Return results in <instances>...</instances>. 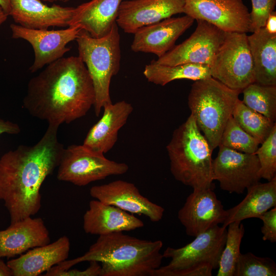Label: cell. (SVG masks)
<instances>
[{
    "label": "cell",
    "mask_w": 276,
    "mask_h": 276,
    "mask_svg": "<svg viewBox=\"0 0 276 276\" xmlns=\"http://www.w3.org/2000/svg\"><path fill=\"white\" fill-rule=\"evenodd\" d=\"M95 102L87 69L78 56H72L46 65L29 80L22 106L32 116L59 127L85 116Z\"/></svg>",
    "instance_id": "obj_1"
},
{
    "label": "cell",
    "mask_w": 276,
    "mask_h": 276,
    "mask_svg": "<svg viewBox=\"0 0 276 276\" xmlns=\"http://www.w3.org/2000/svg\"><path fill=\"white\" fill-rule=\"evenodd\" d=\"M58 127L49 125L35 145H20L0 158V200L9 212L11 223L40 210L41 186L58 167L64 149L57 138Z\"/></svg>",
    "instance_id": "obj_2"
},
{
    "label": "cell",
    "mask_w": 276,
    "mask_h": 276,
    "mask_svg": "<svg viewBox=\"0 0 276 276\" xmlns=\"http://www.w3.org/2000/svg\"><path fill=\"white\" fill-rule=\"evenodd\" d=\"M163 243L137 238L116 232L99 236L83 255L65 260L51 267L48 273L65 270L83 262L101 263L100 276H152L160 267Z\"/></svg>",
    "instance_id": "obj_3"
},
{
    "label": "cell",
    "mask_w": 276,
    "mask_h": 276,
    "mask_svg": "<svg viewBox=\"0 0 276 276\" xmlns=\"http://www.w3.org/2000/svg\"><path fill=\"white\" fill-rule=\"evenodd\" d=\"M166 149L176 180L193 189L213 188V150L192 114L174 130Z\"/></svg>",
    "instance_id": "obj_4"
},
{
    "label": "cell",
    "mask_w": 276,
    "mask_h": 276,
    "mask_svg": "<svg viewBox=\"0 0 276 276\" xmlns=\"http://www.w3.org/2000/svg\"><path fill=\"white\" fill-rule=\"evenodd\" d=\"M194 81L188 95V106L214 150L220 144L224 128L242 91L232 89L212 77Z\"/></svg>",
    "instance_id": "obj_5"
},
{
    "label": "cell",
    "mask_w": 276,
    "mask_h": 276,
    "mask_svg": "<svg viewBox=\"0 0 276 276\" xmlns=\"http://www.w3.org/2000/svg\"><path fill=\"white\" fill-rule=\"evenodd\" d=\"M76 40L78 56L85 64L94 84V106L98 117L104 106L112 103L110 82L120 70L121 55L118 26L114 24L107 34L98 38L81 30Z\"/></svg>",
    "instance_id": "obj_6"
},
{
    "label": "cell",
    "mask_w": 276,
    "mask_h": 276,
    "mask_svg": "<svg viewBox=\"0 0 276 276\" xmlns=\"http://www.w3.org/2000/svg\"><path fill=\"white\" fill-rule=\"evenodd\" d=\"M226 234V227L218 225L197 235L183 247H167L163 256L171 259L169 263L155 270L152 276L193 275L195 268L203 264L218 268Z\"/></svg>",
    "instance_id": "obj_7"
},
{
    "label": "cell",
    "mask_w": 276,
    "mask_h": 276,
    "mask_svg": "<svg viewBox=\"0 0 276 276\" xmlns=\"http://www.w3.org/2000/svg\"><path fill=\"white\" fill-rule=\"evenodd\" d=\"M247 36L246 33L226 32L210 65L212 78L241 91L255 82Z\"/></svg>",
    "instance_id": "obj_8"
},
{
    "label": "cell",
    "mask_w": 276,
    "mask_h": 276,
    "mask_svg": "<svg viewBox=\"0 0 276 276\" xmlns=\"http://www.w3.org/2000/svg\"><path fill=\"white\" fill-rule=\"evenodd\" d=\"M57 178L78 186L102 180L112 175L126 173L128 166L106 158L83 145L64 148L58 166Z\"/></svg>",
    "instance_id": "obj_9"
},
{
    "label": "cell",
    "mask_w": 276,
    "mask_h": 276,
    "mask_svg": "<svg viewBox=\"0 0 276 276\" xmlns=\"http://www.w3.org/2000/svg\"><path fill=\"white\" fill-rule=\"evenodd\" d=\"M218 147L217 156L212 162L213 177L222 190L242 194L259 182L260 165L256 154L239 152L221 145Z\"/></svg>",
    "instance_id": "obj_10"
},
{
    "label": "cell",
    "mask_w": 276,
    "mask_h": 276,
    "mask_svg": "<svg viewBox=\"0 0 276 276\" xmlns=\"http://www.w3.org/2000/svg\"><path fill=\"white\" fill-rule=\"evenodd\" d=\"M196 20L197 26L191 35L154 60L156 63L168 66L183 64L210 65L226 32L204 20Z\"/></svg>",
    "instance_id": "obj_11"
},
{
    "label": "cell",
    "mask_w": 276,
    "mask_h": 276,
    "mask_svg": "<svg viewBox=\"0 0 276 276\" xmlns=\"http://www.w3.org/2000/svg\"><path fill=\"white\" fill-rule=\"evenodd\" d=\"M10 29L13 38L25 40L33 49L34 59L29 67L31 73L63 57L70 51L67 44L76 40L81 30L74 27L57 30L32 29L14 24L10 25Z\"/></svg>",
    "instance_id": "obj_12"
},
{
    "label": "cell",
    "mask_w": 276,
    "mask_h": 276,
    "mask_svg": "<svg viewBox=\"0 0 276 276\" xmlns=\"http://www.w3.org/2000/svg\"><path fill=\"white\" fill-rule=\"evenodd\" d=\"M183 13L225 32H250V13L242 0H185Z\"/></svg>",
    "instance_id": "obj_13"
},
{
    "label": "cell",
    "mask_w": 276,
    "mask_h": 276,
    "mask_svg": "<svg viewBox=\"0 0 276 276\" xmlns=\"http://www.w3.org/2000/svg\"><path fill=\"white\" fill-rule=\"evenodd\" d=\"M227 216L213 188L193 189L178 212V219L187 235L195 237L223 224Z\"/></svg>",
    "instance_id": "obj_14"
},
{
    "label": "cell",
    "mask_w": 276,
    "mask_h": 276,
    "mask_svg": "<svg viewBox=\"0 0 276 276\" xmlns=\"http://www.w3.org/2000/svg\"><path fill=\"white\" fill-rule=\"evenodd\" d=\"M90 196L107 204L115 206L132 214L144 215L152 222H158L164 209L143 196L135 185L122 180L92 187Z\"/></svg>",
    "instance_id": "obj_15"
},
{
    "label": "cell",
    "mask_w": 276,
    "mask_h": 276,
    "mask_svg": "<svg viewBox=\"0 0 276 276\" xmlns=\"http://www.w3.org/2000/svg\"><path fill=\"white\" fill-rule=\"evenodd\" d=\"M185 0H127L120 6L116 23L127 33L183 13Z\"/></svg>",
    "instance_id": "obj_16"
},
{
    "label": "cell",
    "mask_w": 276,
    "mask_h": 276,
    "mask_svg": "<svg viewBox=\"0 0 276 276\" xmlns=\"http://www.w3.org/2000/svg\"><path fill=\"white\" fill-rule=\"evenodd\" d=\"M194 20L185 15L142 27L133 33L131 49L134 52L152 53L160 57L174 47L176 41Z\"/></svg>",
    "instance_id": "obj_17"
},
{
    "label": "cell",
    "mask_w": 276,
    "mask_h": 276,
    "mask_svg": "<svg viewBox=\"0 0 276 276\" xmlns=\"http://www.w3.org/2000/svg\"><path fill=\"white\" fill-rule=\"evenodd\" d=\"M74 7L51 6L40 0H11L10 15L16 24L28 29L68 27Z\"/></svg>",
    "instance_id": "obj_18"
},
{
    "label": "cell",
    "mask_w": 276,
    "mask_h": 276,
    "mask_svg": "<svg viewBox=\"0 0 276 276\" xmlns=\"http://www.w3.org/2000/svg\"><path fill=\"white\" fill-rule=\"evenodd\" d=\"M50 242L49 232L43 220L27 217L0 231V258L13 257Z\"/></svg>",
    "instance_id": "obj_19"
},
{
    "label": "cell",
    "mask_w": 276,
    "mask_h": 276,
    "mask_svg": "<svg viewBox=\"0 0 276 276\" xmlns=\"http://www.w3.org/2000/svg\"><path fill=\"white\" fill-rule=\"evenodd\" d=\"M101 119L89 129L83 145L94 152L104 154L116 143L120 129L133 110L132 105L120 101L103 107Z\"/></svg>",
    "instance_id": "obj_20"
},
{
    "label": "cell",
    "mask_w": 276,
    "mask_h": 276,
    "mask_svg": "<svg viewBox=\"0 0 276 276\" xmlns=\"http://www.w3.org/2000/svg\"><path fill=\"white\" fill-rule=\"evenodd\" d=\"M144 225L143 221L133 214L97 199L89 202V208L83 216V229L91 235L131 231Z\"/></svg>",
    "instance_id": "obj_21"
},
{
    "label": "cell",
    "mask_w": 276,
    "mask_h": 276,
    "mask_svg": "<svg viewBox=\"0 0 276 276\" xmlns=\"http://www.w3.org/2000/svg\"><path fill=\"white\" fill-rule=\"evenodd\" d=\"M70 250V240L63 236L52 243L33 248L7 263L13 276H37L66 260Z\"/></svg>",
    "instance_id": "obj_22"
},
{
    "label": "cell",
    "mask_w": 276,
    "mask_h": 276,
    "mask_svg": "<svg viewBox=\"0 0 276 276\" xmlns=\"http://www.w3.org/2000/svg\"><path fill=\"white\" fill-rule=\"evenodd\" d=\"M123 0H91L76 8L68 27H77L96 38L107 34L114 24Z\"/></svg>",
    "instance_id": "obj_23"
},
{
    "label": "cell",
    "mask_w": 276,
    "mask_h": 276,
    "mask_svg": "<svg viewBox=\"0 0 276 276\" xmlns=\"http://www.w3.org/2000/svg\"><path fill=\"white\" fill-rule=\"evenodd\" d=\"M254 74V82L276 85V34L262 28L247 36Z\"/></svg>",
    "instance_id": "obj_24"
},
{
    "label": "cell",
    "mask_w": 276,
    "mask_h": 276,
    "mask_svg": "<svg viewBox=\"0 0 276 276\" xmlns=\"http://www.w3.org/2000/svg\"><path fill=\"white\" fill-rule=\"evenodd\" d=\"M244 198L235 206L227 210V216L222 224L226 227L236 221L257 218L276 206V177L267 182H260L247 189Z\"/></svg>",
    "instance_id": "obj_25"
},
{
    "label": "cell",
    "mask_w": 276,
    "mask_h": 276,
    "mask_svg": "<svg viewBox=\"0 0 276 276\" xmlns=\"http://www.w3.org/2000/svg\"><path fill=\"white\" fill-rule=\"evenodd\" d=\"M143 74L149 82L161 86L175 80L196 81L211 77L210 65L207 64H183L168 66L158 64L154 60L145 66Z\"/></svg>",
    "instance_id": "obj_26"
},
{
    "label": "cell",
    "mask_w": 276,
    "mask_h": 276,
    "mask_svg": "<svg viewBox=\"0 0 276 276\" xmlns=\"http://www.w3.org/2000/svg\"><path fill=\"white\" fill-rule=\"evenodd\" d=\"M232 116L240 127L248 134L262 144L269 135L275 122L248 107L239 99Z\"/></svg>",
    "instance_id": "obj_27"
},
{
    "label": "cell",
    "mask_w": 276,
    "mask_h": 276,
    "mask_svg": "<svg viewBox=\"0 0 276 276\" xmlns=\"http://www.w3.org/2000/svg\"><path fill=\"white\" fill-rule=\"evenodd\" d=\"M242 93V101L246 106L275 122L276 85H264L253 82L244 88Z\"/></svg>",
    "instance_id": "obj_28"
},
{
    "label": "cell",
    "mask_w": 276,
    "mask_h": 276,
    "mask_svg": "<svg viewBox=\"0 0 276 276\" xmlns=\"http://www.w3.org/2000/svg\"><path fill=\"white\" fill-rule=\"evenodd\" d=\"M224 247L221 253L217 276H234L236 265L241 254L240 246L245 229L241 221L229 223Z\"/></svg>",
    "instance_id": "obj_29"
},
{
    "label": "cell",
    "mask_w": 276,
    "mask_h": 276,
    "mask_svg": "<svg viewBox=\"0 0 276 276\" xmlns=\"http://www.w3.org/2000/svg\"><path fill=\"white\" fill-rule=\"evenodd\" d=\"M260 143L245 132L232 116L223 131L220 144L236 151L255 154Z\"/></svg>",
    "instance_id": "obj_30"
},
{
    "label": "cell",
    "mask_w": 276,
    "mask_h": 276,
    "mask_svg": "<svg viewBox=\"0 0 276 276\" xmlns=\"http://www.w3.org/2000/svg\"><path fill=\"white\" fill-rule=\"evenodd\" d=\"M276 264L269 257H258L249 252L240 254L234 276H275Z\"/></svg>",
    "instance_id": "obj_31"
},
{
    "label": "cell",
    "mask_w": 276,
    "mask_h": 276,
    "mask_svg": "<svg viewBox=\"0 0 276 276\" xmlns=\"http://www.w3.org/2000/svg\"><path fill=\"white\" fill-rule=\"evenodd\" d=\"M261 144L255 153L260 165L259 176L270 181L276 177V124Z\"/></svg>",
    "instance_id": "obj_32"
},
{
    "label": "cell",
    "mask_w": 276,
    "mask_h": 276,
    "mask_svg": "<svg viewBox=\"0 0 276 276\" xmlns=\"http://www.w3.org/2000/svg\"><path fill=\"white\" fill-rule=\"evenodd\" d=\"M250 32H255L264 27L270 14L274 11L276 0H251Z\"/></svg>",
    "instance_id": "obj_33"
},
{
    "label": "cell",
    "mask_w": 276,
    "mask_h": 276,
    "mask_svg": "<svg viewBox=\"0 0 276 276\" xmlns=\"http://www.w3.org/2000/svg\"><path fill=\"white\" fill-rule=\"evenodd\" d=\"M263 223L261 227L262 239L271 243L276 242V206L266 211L259 218Z\"/></svg>",
    "instance_id": "obj_34"
},
{
    "label": "cell",
    "mask_w": 276,
    "mask_h": 276,
    "mask_svg": "<svg viewBox=\"0 0 276 276\" xmlns=\"http://www.w3.org/2000/svg\"><path fill=\"white\" fill-rule=\"evenodd\" d=\"M86 269H67L52 272L48 276H100L101 266L99 262L90 261Z\"/></svg>",
    "instance_id": "obj_35"
},
{
    "label": "cell",
    "mask_w": 276,
    "mask_h": 276,
    "mask_svg": "<svg viewBox=\"0 0 276 276\" xmlns=\"http://www.w3.org/2000/svg\"><path fill=\"white\" fill-rule=\"evenodd\" d=\"M20 132V128L17 124L0 118V135L4 133L17 134Z\"/></svg>",
    "instance_id": "obj_36"
},
{
    "label": "cell",
    "mask_w": 276,
    "mask_h": 276,
    "mask_svg": "<svg viewBox=\"0 0 276 276\" xmlns=\"http://www.w3.org/2000/svg\"><path fill=\"white\" fill-rule=\"evenodd\" d=\"M265 29L271 34H276V12L273 11L268 17L265 26Z\"/></svg>",
    "instance_id": "obj_37"
},
{
    "label": "cell",
    "mask_w": 276,
    "mask_h": 276,
    "mask_svg": "<svg viewBox=\"0 0 276 276\" xmlns=\"http://www.w3.org/2000/svg\"><path fill=\"white\" fill-rule=\"evenodd\" d=\"M11 269L0 258V276H12Z\"/></svg>",
    "instance_id": "obj_38"
},
{
    "label": "cell",
    "mask_w": 276,
    "mask_h": 276,
    "mask_svg": "<svg viewBox=\"0 0 276 276\" xmlns=\"http://www.w3.org/2000/svg\"><path fill=\"white\" fill-rule=\"evenodd\" d=\"M10 1L11 0H0V6L8 15L10 9Z\"/></svg>",
    "instance_id": "obj_39"
},
{
    "label": "cell",
    "mask_w": 276,
    "mask_h": 276,
    "mask_svg": "<svg viewBox=\"0 0 276 276\" xmlns=\"http://www.w3.org/2000/svg\"><path fill=\"white\" fill-rule=\"evenodd\" d=\"M8 16L0 6V27L7 19Z\"/></svg>",
    "instance_id": "obj_40"
},
{
    "label": "cell",
    "mask_w": 276,
    "mask_h": 276,
    "mask_svg": "<svg viewBox=\"0 0 276 276\" xmlns=\"http://www.w3.org/2000/svg\"><path fill=\"white\" fill-rule=\"evenodd\" d=\"M41 1H44V2H50V3H53V2H58V1L65 3V2H67L70 0H41Z\"/></svg>",
    "instance_id": "obj_41"
}]
</instances>
